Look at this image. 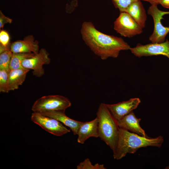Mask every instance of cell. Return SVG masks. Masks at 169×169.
<instances>
[{
	"label": "cell",
	"mask_w": 169,
	"mask_h": 169,
	"mask_svg": "<svg viewBox=\"0 0 169 169\" xmlns=\"http://www.w3.org/2000/svg\"><path fill=\"white\" fill-rule=\"evenodd\" d=\"M141 102L139 98H134L116 104H105L111 114L117 121L136 109Z\"/></svg>",
	"instance_id": "obj_10"
},
{
	"label": "cell",
	"mask_w": 169,
	"mask_h": 169,
	"mask_svg": "<svg viewBox=\"0 0 169 169\" xmlns=\"http://www.w3.org/2000/svg\"><path fill=\"white\" fill-rule=\"evenodd\" d=\"M143 0L147 1L151 5H157L159 4V3L160 0Z\"/></svg>",
	"instance_id": "obj_25"
},
{
	"label": "cell",
	"mask_w": 169,
	"mask_h": 169,
	"mask_svg": "<svg viewBox=\"0 0 169 169\" xmlns=\"http://www.w3.org/2000/svg\"><path fill=\"white\" fill-rule=\"evenodd\" d=\"M141 120L137 118L133 111L117 121L120 128L130 131L141 136L148 137L140 126V122Z\"/></svg>",
	"instance_id": "obj_12"
},
{
	"label": "cell",
	"mask_w": 169,
	"mask_h": 169,
	"mask_svg": "<svg viewBox=\"0 0 169 169\" xmlns=\"http://www.w3.org/2000/svg\"><path fill=\"white\" fill-rule=\"evenodd\" d=\"M31 120L49 133L57 136H61L70 131L57 120L44 115L39 112H33Z\"/></svg>",
	"instance_id": "obj_6"
},
{
	"label": "cell",
	"mask_w": 169,
	"mask_h": 169,
	"mask_svg": "<svg viewBox=\"0 0 169 169\" xmlns=\"http://www.w3.org/2000/svg\"><path fill=\"white\" fill-rule=\"evenodd\" d=\"M30 69L22 68L10 70L8 73V88L9 91L18 89L24 81Z\"/></svg>",
	"instance_id": "obj_16"
},
{
	"label": "cell",
	"mask_w": 169,
	"mask_h": 169,
	"mask_svg": "<svg viewBox=\"0 0 169 169\" xmlns=\"http://www.w3.org/2000/svg\"><path fill=\"white\" fill-rule=\"evenodd\" d=\"M148 13L153 18L154 23L153 32L149 39L151 43H161L165 41L169 33V26H164L161 23L163 16L169 14V11H163L159 9L156 5H151L148 10Z\"/></svg>",
	"instance_id": "obj_5"
},
{
	"label": "cell",
	"mask_w": 169,
	"mask_h": 169,
	"mask_svg": "<svg viewBox=\"0 0 169 169\" xmlns=\"http://www.w3.org/2000/svg\"><path fill=\"white\" fill-rule=\"evenodd\" d=\"M35 54L33 53H13L9 64L10 70L23 68L22 65L23 60Z\"/></svg>",
	"instance_id": "obj_17"
},
{
	"label": "cell",
	"mask_w": 169,
	"mask_h": 169,
	"mask_svg": "<svg viewBox=\"0 0 169 169\" xmlns=\"http://www.w3.org/2000/svg\"><path fill=\"white\" fill-rule=\"evenodd\" d=\"M125 12L128 13L143 29L145 28L147 16L143 5L140 0L131 3Z\"/></svg>",
	"instance_id": "obj_15"
},
{
	"label": "cell",
	"mask_w": 169,
	"mask_h": 169,
	"mask_svg": "<svg viewBox=\"0 0 169 169\" xmlns=\"http://www.w3.org/2000/svg\"><path fill=\"white\" fill-rule=\"evenodd\" d=\"M12 19L5 16L0 11V28L3 29L4 25L7 23H10L12 22Z\"/></svg>",
	"instance_id": "obj_23"
},
{
	"label": "cell",
	"mask_w": 169,
	"mask_h": 169,
	"mask_svg": "<svg viewBox=\"0 0 169 169\" xmlns=\"http://www.w3.org/2000/svg\"><path fill=\"white\" fill-rule=\"evenodd\" d=\"M138 0H112L116 8L119 9L120 12H125L127 8L132 3Z\"/></svg>",
	"instance_id": "obj_22"
},
{
	"label": "cell",
	"mask_w": 169,
	"mask_h": 169,
	"mask_svg": "<svg viewBox=\"0 0 169 169\" xmlns=\"http://www.w3.org/2000/svg\"><path fill=\"white\" fill-rule=\"evenodd\" d=\"M38 42L34 40L32 35L25 37L23 40L16 41L10 45L13 53H33L37 54L39 51Z\"/></svg>",
	"instance_id": "obj_11"
},
{
	"label": "cell",
	"mask_w": 169,
	"mask_h": 169,
	"mask_svg": "<svg viewBox=\"0 0 169 169\" xmlns=\"http://www.w3.org/2000/svg\"><path fill=\"white\" fill-rule=\"evenodd\" d=\"M131 53L138 57L143 56L162 55L169 59V41L161 43H151L145 45L138 44L135 47L130 49Z\"/></svg>",
	"instance_id": "obj_8"
},
{
	"label": "cell",
	"mask_w": 169,
	"mask_h": 169,
	"mask_svg": "<svg viewBox=\"0 0 169 169\" xmlns=\"http://www.w3.org/2000/svg\"><path fill=\"white\" fill-rule=\"evenodd\" d=\"M77 169H105L103 164L93 165L89 158H86L77 166Z\"/></svg>",
	"instance_id": "obj_21"
},
{
	"label": "cell",
	"mask_w": 169,
	"mask_h": 169,
	"mask_svg": "<svg viewBox=\"0 0 169 169\" xmlns=\"http://www.w3.org/2000/svg\"><path fill=\"white\" fill-rule=\"evenodd\" d=\"M40 113L44 115L55 119L60 121L69 128L74 135H77L78 129L83 123L68 117L65 115V111H46Z\"/></svg>",
	"instance_id": "obj_14"
},
{
	"label": "cell",
	"mask_w": 169,
	"mask_h": 169,
	"mask_svg": "<svg viewBox=\"0 0 169 169\" xmlns=\"http://www.w3.org/2000/svg\"><path fill=\"white\" fill-rule=\"evenodd\" d=\"M71 103L67 98L59 95L42 96L37 100L32 107L33 112L57 110L65 111Z\"/></svg>",
	"instance_id": "obj_4"
},
{
	"label": "cell",
	"mask_w": 169,
	"mask_h": 169,
	"mask_svg": "<svg viewBox=\"0 0 169 169\" xmlns=\"http://www.w3.org/2000/svg\"><path fill=\"white\" fill-rule=\"evenodd\" d=\"M159 4L164 7L169 8V0H160Z\"/></svg>",
	"instance_id": "obj_24"
},
{
	"label": "cell",
	"mask_w": 169,
	"mask_h": 169,
	"mask_svg": "<svg viewBox=\"0 0 169 169\" xmlns=\"http://www.w3.org/2000/svg\"><path fill=\"white\" fill-rule=\"evenodd\" d=\"M77 142L83 144L91 137H99L98 120L96 117L94 120L89 121L83 122L79 128L77 135Z\"/></svg>",
	"instance_id": "obj_13"
},
{
	"label": "cell",
	"mask_w": 169,
	"mask_h": 169,
	"mask_svg": "<svg viewBox=\"0 0 169 169\" xmlns=\"http://www.w3.org/2000/svg\"><path fill=\"white\" fill-rule=\"evenodd\" d=\"M81 33L85 44L102 60L109 57L117 58L121 51L131 48L121 38L100 32L90 22L83 23Z\"/></svg>",
	"instance_id": "obj_1"
},
{
	"label": "cell",
	"mask_w": 169,
	"mask_h": 169,
	"mask_svg": "<svg viewBox=\"0 0 169 169\" xmlns=\"http://www.w3.org/2000/svg\"><path fill=\"white\" fill-rule=\"evenodd\" d=\"M10 36L8 32L3 30L0 32V53L10 49Z\"/></svg>",
	"instance_id": "obj_19"
},
{
	"label": "cell",
	"mask_w": 169,
	"mask_h": 169,
	"mask_svg": "<svg viewBox=\"0 0 169 169\" xmlns=\"http://www.w3.org/2000/svg\"><path fill=\"white\" fill-rule=\"evenodd\" d=\"M164 141L163 137H145L120 128L116 149L113 152L115 159L120 160L128 153L134 154L140 148L151 146L159 148Z\"/></svg>",
	"instance_id": "obj_2"
},
{
	"label": "cell",
	"mask_w": 169,
	"mask_h": 169,
	"mask_svg": "<svg viewBox=\"0 0 169 169\" xmlns=\"http://www.w3.org/2000/svg\"><path fill=\"white\" fill-rule=\"evenodd\" d=\"M12 54L10 49L0 53V69L9 71V64Z\"/></svg>",
	"instance_id": "obj_18"
},
{
	"label": "cell",
	"mask_w": 169,
	"mask_h": 169,
	"mask_svg": "<svg viewBox=\"0 0 169 169\" xmlns=\"http://www.w3.org/2000/svg\"><path fill=\"white\" fill-rule=\"evenodd\" d=\"M49 55L45 49H41L37 54L23 60L22 62V66L23 68L33 70L34 75L41 77L44 73L43 65L48 64L50 62Z\"/></svg>",
	"instance_id": "obj_9"
},
{
	"label": "cell",
	"mask_w": 169,
	"mask_h": 169,
	"mask_svg": "<svg viewBox=\"0 0 169 169\" xmlns=\"http://www.w3.org/2000/svg\"><path fill=\"white\" fill-rule=\"evenodd\" d=\"M9 72L5 70L0 69V92L8 93Z\"/></svg>",
	"instance_id": "obj_20"
},
{
	"label": "cell",
	"mask_w": 169,
	"mask_h": 169,
	"mask_svg": "<svg viewBox=\"0 0 169 169\" xmlns=\"http://www.w3.org/2000/svg\"><path fill=\"white\" fill-rule=\"evenodd\" d=\"M98 120L99 137L114 152L117 144L120 128L105 104L101 103L96 113Z\"/></svg>",
	"instance_id": "obj_3"
},
{
	"label": "cell",
	"mask_w": 169,
	"mask_h": 169,
	"mask_svg": "<svg viewBox=\"0 0 169 169\" xmlns=\"http://www.w3.org/2000/svg\"><path fill=\"white\" fill-rule=\"evenodd\" d=\"M114 30L121 35L131 38L143 32V28L126 12H120L114 23Z\"/></svg>",
	"instance_id": "obj_7"
}]
</instances>
